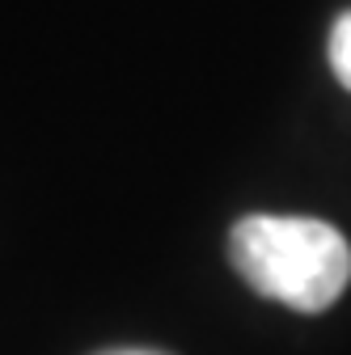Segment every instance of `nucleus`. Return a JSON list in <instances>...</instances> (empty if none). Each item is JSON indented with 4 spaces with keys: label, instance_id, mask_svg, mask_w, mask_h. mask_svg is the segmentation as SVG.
Segmentation results:
<instances>
[{
    "label": "nucleus",
    "instance_id": "nucleus-1",
    "mask_svg": "<svg viewBox=\"0 0 351 355\" xmlns=\"http://www.w3.org/2000/svg\"><path fill=\"white\" fill-rule=\"evenodd\" d=\"M233 271L267 300L322 313L351 284L347 237L314 216H246L229 233Z\"/></svg>",
    "mask_w": 351,
    "mask_h": 355
},
{
    "label": "nucleus",
    "instance_id": "nucleus-2",
    "mask_svg": "<svg viewBox=\"0 0 351 355\" xmlns=\"http://www.w3.org/2000/svg\"><path fill=\"white\" fill-rule=\"evenodd\" d=\"M330 72L339 76V85L351 94V9L334 17L330 26Z\"/></svg>",
    "mask_w": 351,
    "mask_h": 355
},
{
    "label": "nucleus",
    "instance_id": "nucleus-3",
    "mask_svg": "<svg viewBox=\"0 0 351 355\" xmlns=\"http://www.w3.org/2000/svg\"><path fill=\"white\" fill-rule=\"evenodd\" d=\"M102 355H161V351H144V347H123V351H102Z\"/></svg>",
    "mask_w": 351,
    "mask_h": 355
}]
</instances>
